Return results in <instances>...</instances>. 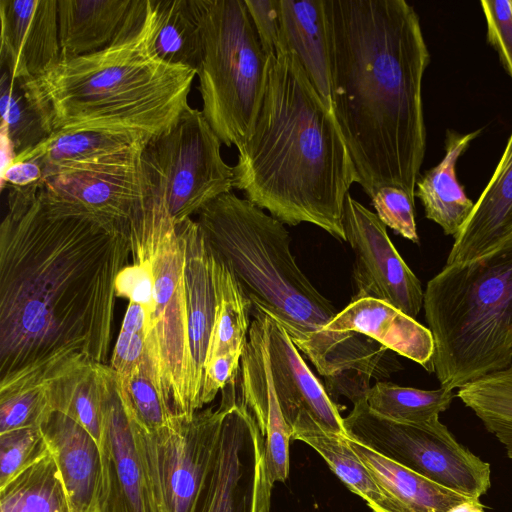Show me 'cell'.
<instances>
[{
	"mask_svg": "<svg viewBox=\"0 0 512 512\" xmlns=\"http://www.w3.org/2000/svg\"><path fill=\"white\" fill-rule=\"evenodd\" d=\"M0 225V383L65 353L107 364L129 223L7 188Z\"/></svg>",
	"mask_w": 512,
	"mask_h": 512,
	"instance_id": "6da1fadb",
	"label": "cell"
},
{
	"mask_svg": "<svg viewBox=\"0 0 512 512\" xmlns=\"http://www.w3.org/2000/svg\"><path fill=\"white\" fill-rule=\"evenodd\" d=\"M332 108L371 198L395 186L415 198L426 151L422 80L430 53L405 0H324Z\"/></svg>",
	"mask_w": 512,
	"mask_h": 512,
	"instance_id": "7a4b0ae2",
	"label": "cell"
},
{
	"mask_svg": "<svg viewBox=\"0 0 512 512\" xmlns=\"http://www.w3.org/2000/svg\"><path fill=\"white\" fill-rule=\"evenodd\" d=\"M233 174V188L284 225L310 223L345 241L355 166L333 111L286 47L268 57L262 105Z\"/></svg>",
	"mask_w": 512,
	"mask_h": 512,
	"instance_id": "3957f363",
	"label": "cell"
},
{
	"mask_svg": "<svg viewBox=\"0 0 512 512\" xmlns=\"http://www.w3.org/2000/svg\"><path fill=\"white\" fill-rule=\"evenodd\" d=\"M197 215L209 246L252 309L275 320L335 392L353 404L364 399L370 379L386 375L387 349L361 334L325 331L338 312L296 263L284 224L233 192L217 197Z\"/></svg>",
	"mask_w": 512,
	"mask_h": 512,
	"instance_id": "277c9868",
	"label": "cell"
},
{
	"mask_svg": "<svg viewBox=\"0 0 512 512\" xmlns=\"http://www.w3.org/2000/svg\"><path fill=\"white\" fill-rule=\"evenodd\" d=\"M144 16L107 48L62 58L24 80L49 135L74 131L131 132L155 137L190 107L196 70L168 64L150 47Z\"/></svg>",
	"mask_w": 512,
	"mask_h": 512,
	"instance_id": "5b68a950",
	"label": "cell"
},
{
	"mask_svg": "<svg viewBox=\"0 0 512 512\" xmlns=\"http://www.w3.org/2000/svg\"><path fill=\"white\" fill-rule=\"evenodd\" d=\"M440 386L459 389L512 364V239L475 260L445 264L424 290Z\"/></svg>",
	"mask_w": 512,
	"mask_h": 512,
	"instance_id": "8992f818",
	"label": "cell"
},
{
	"mask_svg": "<svg viewBox=\"0 0 512 512\" xmlns=\"http://www.w3.org/2000/svg\"><path fill=\"white\" fill-rule=\"evenodd\" d=\"M129 237L132 258L149 265L154 283L145 355L166 405L176 417L190 419L202 406L194 382L179 224L162 201L149 199L130 219Z\"/></svg>",
	"mask_w": 512,
	"mask_h": 512,
	"instance_id": "52a82bcc",
	"label": "cell"
},
{
	"mask_svg": "<svg viewBox=\"0 0 512 512\" xmlns=\"http://www.w3.org/2000/svg\"><path fill=\"white\" fill-rule=\"evenodd\" d=\"M202 53V113L222 144L240 149L262 105L268 57L244 0H195Z\"/></svg>",
	"mask_w": 512,
	"mask_h": 512,
	"instance_id": "ba28073f",
	"label": "cell"
},
{
	"mask_svg": "<svg viewBox=\"0 0 512 512\" xmlns=\"http://www.w3.org/2000/svg\"><path fill=\"white\" fill-rule=\"evenodd\" d=\"M221 145L202 111L190 106L169 130L143 147L150 199L162 201L176 224L231 192L233 167L224 161Z\"/></svg>",
	"mask_w": 512,
	"mask_h": 512,
	"instance_id": "9c48e42d",
	"label": "cell"
},
{
	"mask_svg": "<svg viewBox=\"0 0 512 512\" xmlns=\"http://www.w3.org/2000/svg\"><path fill=\"white\" fill-rule=\"evenodd\" d=\"M343 422L350 438L447 489L480 499L490 488V465L460 444L439 416L396 422L375 414L363 399Z\"/></svg>",
	"mask_w": 512,
	"mask_h": 512,
	"instance_id": "30bf717a",
	"label": "cell"
},
{
	"mask_svg": "<svg viewBox=\"0 0 512 512\" xmlns=\"http://www.w3.org/2000/svg\"><path fill=\"white\" fill-rule=\"evenodd\" d=\"M104 429L100 443V512H169L152 434L124 406L116 372L105 364Z\"/></svg>",
	"mask_w": 512,
	"mask_h": 512,
	"instance_id": "8fae6325",
	"label": "cell"
},
{
	"mask_svg": "<svg viewBox=\"0 0 512 512\" xmlns=\"http://www.w3.org/2000/svg\"><path fill=\"white\" fill-rule=\"evenodd\" d=\"M227 398L219 446L197 512H269L273 484L267 476L265 438L236 385Z\"/></svg>",
	"mask_w": 512,
	"mask_h": 512,
	"instance_id": "7c38bea8",
	"label": "cell"
},
{
	"mask_svg": "<svg viewBox=\"0 0 512 512\" xmlns=\"http://www.w3.org/2000/svg\"><path fill=\"white\" fill-rule=\"evenodd\" d=\"M342 225L345 241L354 254L357 293L353 299L382 300L416 318L423 308L424 291L390 240L385 224L349 193Z\"/></svg>",
	"mask_w": 512,
	"mask_h": 512,
	"instance_id": "4fadbf2b",
	"label": "cell"
},
{
	"mask_svg": "<svg viewBox=\"0 0 512 512\" xmlns=\"http://www.w3.org/2000/svg\"><path fill=\"white\" fill-rule=\"evenodd\" d=\"M227 398L218 408L176 417L152 434L158 473L169 512H197L216 458Z\"/></svg>",
	"mask_w": 512,
	"mask_h": 512,
	"instance_id": "5bb4252c",
	"label": "cell"
},
{
	"mask_svg": "<svg viewBox=\"0 0 512 512\" xmlns=\"http://www.w3.org/2000/svg\"><path fill=\"white\" fill-rule=\"evenodd\" d=\"M142 150L47 178L42 187L54 197L129 223L150 199L149 182L141 162Z\"/></svg>",
	"mask_w": 512,
	"mask_h": 512,
	"instance_id": "9a60e30c",
	"label": "cell"
},
{
	"mask_svg": "<svg viewBox=\"0 0 512 512\" xmlns=\"http://www.w3.org/2000/svg\"><path fill=\"white\" fill-rule=\"evenodd\" d=\"M248 342L241 356V399L254 415L265 438V464L269 481L284 482L290 470L289 444L292 430L287 424L273 385L267 349V315L253 313Z\"/></svg>",
	"mask_w": 512,
	"mask_h": 512,
	"instance_id": "2e32d148",
	"label": "cell"
},
{
	"mask_svg": "<svg viewBox=\"0 0 512 512\" xmlns=\"http://www.w3.org/2000/svg\"><path fill=\"white\" fill-rule=\"evenodd\" d=\"M0 63L16 79H34L62 60L58 0H0Z\"/></svg>",
	"mask_w": 512,
	"mask_h": 512,
	"instance_id": "e0dca14e",
	"label": "cell"
},
{
	"mask_svg": "<svg viewBox=\"0 0 512 512\" xmlns=\"http://www.w3.org/2000/svg\"><path fill=\"white\" fill-rule=\"evenodd\" d=\"M267 349L275 393L291 430L316 422L326 431L347 435L343 417L331 396L286 331L268 315Z\"/></svg>",
	"mask_w": 512,
	"mask_h": 512,
	"instance_id": "ac0fdd59",
	"label": "cell"
},
{
	"mask_svg": "<svg viewBox=\"0 0 512 512\" xmlns=\"http://www.w3.org/2000/svg\"><path fill=\"white\" fill-rule=\"evenodd\" d=\"M325 331L364 335L387 350L416 362L426 371L434 372L435 348L429 328L382 300L352 299Z\"/></svg>",
	"mask_w": 512,
	"mask_h": 512,
	"instance_id": "d6986e66",
	"label": "cell"
},
{
	"mask_svg": "<svg viewBox=\"0 0 512 512\" xmlns=\"http://www.w3.org/2000/svg\"><path fill=\"white\" fill-rule=\"evenodd\" d=\"M179 227L185 249L189 342L195 388L201 404L204 367L218 304L216 257L197 221L189 218L179 223Z\"/></svg>",
	"mask_w": 512,
	"mask_h": 512,
	"instance_id": "ffe728a7",
	"label": "cell"
},
{
	"mask_svg": "<svg viewBox=\"0 0 512 512\" xmlns=\"http://www.w3.org/2000/svg\"><path fill=\"white\" fill-rule=\"evenodd\" d=\"M41 429L58 466L73 512H100L102 458L91 434L63 413L53 411Z\"/></svg>",
	"mask_w": 512,
	"mask_h": 512,
	"instance_id": "44dd1931",
	"label": "cell"
},
{
	"mask_svg": "<svg viewBox=\"0 0 512 512\" xmlns=\"http://www.w3.org/2000/svg\"><path fill=\"white\" fill-rule=\"evenodd\" d=\"M512 239V133L487 186L454 237L446 264L481 258Z\"/></svg>",
	"mask_w": 512,
	"mask_h": 512,
	"instance_id": "7402d4cb",
	"label": "cell"
},
{
	"mask_svg": "<svg viewBox=\"0 0 512 512\" xmlns=\"http://www.w3.org/2000/svg\"><path fill=\"white\" fill-rule=\"evenodd\" d=\"M147 0H58L62 58L101 51L145 14Z\"/></svg>",
	"mask_w": 512,
	"mask_h": 512,
	"instance_id": "603a6c76",
	"label": "cell"
},
{
	"mask_svg": "<svg viewBox=\"0 0 512 512\" xmlns=\"http://www.w3.org/2000/svg\"><path fill=\"white\" fill-rule=\"evenodd\" d=\"M151 139L131 132L74 131L50 135L13 162L31 160L44 179L139 150ZM12 162V163H13Z\"/></svg>",
	"mask_w": 512,
	"mask_h": 512,
	"instance_id": "cb8c5ba5",
	"label": "cell"
},
{
	"mask_svg": "<svg viewBox=\"0 0 512 512\" xmlns=\"http://www.w3.org/2000/svg\"><path fill=\"white\" fill-rule=\"evenodd\" d=\"M480 133L481 129L468 134L447 130L444 157L417 180L415 197L420 199L426 218L438 224L446 235L455 237L474 207L457 179L456 164Z\"/></svg>",
	"mask_w": 512,
	"mask_h": 512,
	"instance_id": "d4e9b609",
	"label": "cell"
},
{
	"mask_svg": "<svg viewBox=\"0 0 512 512\" xmlns=\"http://www.w3.org/2000/svg\"><path fill=\"white\" fill-rule=\"evenodd\" d=\"M280 17L278 48L286 47L296 54L315 89L333 111L324 0H280Z\"/></svg>",
	"mask_w": 512,
	"mask_h": 512,
	"instance_id": "484cf974",
	"label": "cell"
},
{
	"mask_svg": "<svg viewBox=\"0 0 512 512\" xmlns=\"http://www.w3.org/2000/svg\"><path fill=\"white\" fill-rule=\"evenodd\" d=\"M104 365L75 354L50 380L47 389L51 410L76 421L99 446L104 429Z\"/></svg>",
	"mask_w": 512,
	"mask_h": 512,
	"instance_id": "4316f807",
	"label": "cell"
},
{
	"mask_svg": "<svg viewBox=\"0 0 512 512\" xmlns=\"http://www.w3.org/2000/svg\"><path fill=\"white\" fill-rule=\"evenodd\" d=\"M379 487L402 512H447L470 499L380 455L349 437Z\"/></svg>",
	"mask_w": 512,
	"mask_h": 512,
	"instance_id": "83f0119b",
	"label": "cell"
},
{
	"mask_svg": "<svg viewBox=\"0 0 512 512\" xmlns=\"http://www.w3.org/2000/svg\"><path fill=\"white\" fill-rule=\"evenodd\" d=\"M292 439L313 448L347 488L362 498L373 512H402L376 483L349 444V436L326 431L318 423L309 422L294 427Z\"/></svg>",
	"mask_w": 512,
	"mask_h": 512,
	"instance_id": "f1b7e54d",
	"label": "cell"
},
{
	"mask_svg": "<svg viewBox=\"0 0 512 512\" xmlns=\"http://www.w3.org/2000/svg\"><path fill=\"white\" fill-rule=\"evenodd\" d=\"M148 9L155 55L168 64L197 70L202 32L195 0H148Z\"/></svg>",
	"mask_w": 512,
	"mask_h": 512,
	"instance_id": "f546056e",
	"label": "cell"
},
{
	"mask_svg": "<svg viewBox=\"0 0 512 512\" xmlns=\"http://www.w3.org/2000/svg\"><path fill=\"white\" fill-rule=\"evenodd\" d=\"M65 353L0 383V434L22 428L41 427L53 412L48 384L73 355Z\"/></svg>",
	"mask_w": 512,
	"mask_h": 512,
	"instance_id": "4dcf8cb0",
	"label": "cell"
},
{
	"mask_svg": "<svg viewBox=\"0 0 512 512\" xmlns=\"http://www.w3.org/2000/svg\"><path fill=\"white\" fill-rule=\"evenodd\" d=\"M0 512H73L51 453L0 488Z\"/></svg>",
	"mask_w": 512,
	"mask_h": 512,
	"instance_id": "1f68e13d",
	"label": "cell"
},
{
	"mask_svg": "<svg viewBox=\"0 0 512 512\" xmlns=\"http://www.w3.org/2000/svg\"><path fill=\"white\" fill-rule=\"evenodd\" d=\"M215 257L218 304L205 366L223 353L243 354L251 325L252 303L229 268Z\"/></svg>",
	"mask_w": 512,
	"mask_h": 512,
	"instance_id": "d6a6232c",
	"label": "cell"
},
{
	"mask_svg": "<svg viewBox=\"0 0 512 512\" xmlns=\"http://www.w3.org/2000/svg\"><path fill=\"white\" fill-rule=\"evenodd\" d=\"M453 390L440 386L434 390L400 386L377 381L365 393L368 407L377 415L396 422L421 423L447 410Z\"/></svg>",
	"mask_w": 512,
	"mask_h": 512,
	"instance_id": "836d02e7",
	"label": "cell"
},
{
	"mask_svg": "<svg viewBox=\"0 0 512 512\" xmlns=\"http://www.w3.org/2000/svg\"><path fill=\"white\" fill-rule=\"evenodd\" d=\"M1 70V136L9 141L15 159L35 148L50 135L27 94L24 80L13 78L7 70Z\"/></svg>",
	"mask_w": 512,
	"mask_h": 512,
	"instance_id": "e575fe53",
	"label": "cell"
},
{
	"mask_svg": "<svg viewBox=\"0 0 512 512\" xmlns=\"http://www.w3.org/2000/svg\"><path fill=\"white\" fill-rule=\"evenodd\" d=\"M118 381L124 406L147 432L157 433L173 423L176 416L157 389L146 355L128 379Z\"/></svg>",
	"mask_w": 512,
	"mask_h": 512,
	"instance_id": "d590c367",
	"label": "cell"
},
{
	"mask_svg": "<svg viewBox=\"0 0 512 512\" xmlns=\"http://www.w3.org/2000/svg\"><path fill=\"white\" fill-rule=\"evenodd\" d=\"M50 453L41 427L0 434V488Z\"/></svg>",
	"mask_w": 512,
	"mask_h": 512,
	"instance_id": "8d00e7d4",
	"label": "cell"
},
{
	"mask_svg": "<svg viewBox=\"0 0 512 512\" xmlns=\"http://www.w3.org/2000/svg\"><path fill=\"white\" fill-rule=\"evenodd\" d=\"M378 218L396 234L419 243L415 221V198L395 186H384L370 198Z\"/></svg>",
	"mask_w": 512,
	"mask_h": 512,
	"instance_id": "74e56055",
	"label": "cell"
},
{
	"mask_svg": "<svg viewBox=\"0 0 512 512\" xmlns=\"http://www.w3.org/2000/svg\"><path fill=\"white\" fill-rule=\"evenodd\" d=\"M487 26V42L512 79V2L511 0H482L480 2Z\"/></svg>",
	"mask_w": 512,
	"mask_h": 512,
	"instance_id": "f35d334b",
	"label": "cell"
},
{
	"mask_svg": "<svg viewBox=\"0 0 512 512\" xmlns=\"http://www.w3.org/2000/svg\"><path fill=\"white\" fill-rule=\"evenodd\" d=\"M153 288L154 283L150 267L139 258H132V263L127 264L119 272L115 281L116 296L143 306L148 318L154 307Z\"/></svg>",
	"mask_w": 512,
	"mask_h": 512,
	"instance_id": "ab89813d",
	"label": "cell"
},
{
	"mask_svg": "<svg viewBox=\"0 0 512 512\" xmlns=\"http://www.w3.org/2000/svg\"><path fill=\"white\" fill-rule=\"evenodd\" d=\"M267 57L277 51L281 35L280 0H244Z\"/></svg>",
	"mask_w": 512,
	"mask_h": 512,
	"instance_id": "60d3db41",
	"label": "cell"
},
{
	"mask_svg": "<svg viewBox=\"0 0 512 512\" xmlns=\"http://www.w3.org/2000/svg\"><path fill=\"white\" fill-rule=\"evenodd\" d=\"M242 354L227 352L214 357L204 368L201 392L202 406L212 402L217 393L237 379Z\"/></svg>",
	"mask_w": 512,
	"mask_h": 512,
	"instance_id": "b9f144b4",
	"label": "cell"
},
{
	"mask_svg": "<svg viewBox=\"0 0 512 512\" xmlns=\"http://www.w3.org/2000/svg\"><path fill=\"white\" fill-rule=\"evenodd\" d=\"M145 352L144 336L120 330L113 349L110 367L116 372L119 379L126 380L144 360Z\"/></svg>",
	"mask_w": 512,
	"mask_h": 512,
	"instance_id": "7bdbcfd3",
	"label": "cell"
},
{
	"mask_svg": "<svg viewBox=\"0 0 512 512\" xmlns=\"http://www.w3.org/2000/svg\"><path fill=\"white\" fill-rule=\"evenodd\" d=\"M2 189L8 187L25 188L41 184L44 176L42 168L34 161H16L2 170Z\"/></svg>",
	"mask_w": 512,
	"mask_h": 512,
	"instance_id": "ee69618b",
	"label": "cell"
},
{
	"mask_svg": "<svg viewBox=\"0 0 512 512\" xmlns=\"http://www.w3.org/2000/svg\"><path fill=\"white\" fill-rule=\"evenodd\" d=\"M148 323L149 318L145 308L140 304L129 302L120 330L142 335L146 341Z\"/></svg>",
	"mask_w": 512,
	"mask_h": 512,
	"instance_id": "f6af8a7d",
	"label": "cell"
},
{
	"mask_svg": "<svg viewBox=\"0 0 512 512\" xmlns=\"http://www.w3.org/2000/svg\"><path fill=\"white\" fill-rule=\"evenodd\" d=\"M447 512H485L484 506L481 504L480 499L470 498L454 507Z\"/></svg>",
	"mask_w": 512,
	"mask_h": 512,
	"instance_id": "bcb514c9",
	"label": "cell"
},
{
	"mask_svg": "<svg viewBox=\"0 0 512 512\" xmlns=\"http://www.w3.org/2000/svg\"><path fill=\"white\" fill-rule=\"evenodd\" d=\"M511 2H512V0H511Z\"/></svg>",
	"mask_w": 512,
	"mask_h": 512,
	"instance_id": "7dc6e473",
	"label": "cell"
}]
</instances>
